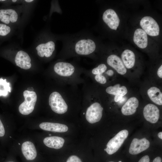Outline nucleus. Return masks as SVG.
Instances as JSON below:
<instances>
[{
    "mask_svg": "<svg viewBox=\"0 0 162 162\" xmlns=\"http://www.w3.org/2000/svg\"><path fill=\"white\" fill-rule=\"evenodd\" d=\"M41 129L47 131L62 133L66 132L68 127L66 125L57 123L43 122L39 124Z\"/></svg>",
    "mask_w": 162,
    "mask_h": 162,
    "instance_id": "a211bd4d",
    "label": "nucleus"
},
{
    "mask_svg": "<svg viewBox=\"0 0 162 162\" xmlns=\"http://www.w3.org/2000/svg\"><path fill=\"white\" fill-rule=\"evenodd\" d=\"M143 114L146 121L152 123H155L159 119L160 110L156 105L152 103H149L144 106Z\"/></svg>",
    "mask_w": 162,
    "mask_h": 162,
    "instance_id": "ddd939ff",
    "label": "nucleus"
},
{
    "mask_svg": "<svg viewBox=\"0 0 162 162\" xmlns=\"http://www.w3.org/2000/svg\"><path fill=\"white\" fill-rule=\"evenodd\" d=\"M162 87L145 79L139 86V92L142 98L150 101L155 105H162Z\"/></svg>",
    "mask_w": 162,
    "mask_h": 162,
    "instance_id": "423d86ee",
    "label": "nucleus"
},
{
    "mask_svg": "<svg viewBox=\"0 0 162 162\" xmlns=\"http://www.w3.org/2000/svg\"><path fill=\"white\" fill-rule=\"evenodd\" d=\"M109 67L104 62L100 63L90 69H85L84 75L90 78L94 84L105 86L120 76L113 69Z\"/></svg>",
    "mask_w": 162,
    "mask_h": 162,
    "instance_id": "39448f33",
    "label": "nucleus"
},
{
    "mask_svg": "<svg viewBox=\"0 0 162 162\" xmlns=\"http://www.w3.org/2000/svg\"><path fill=\"white\" fill-rule=\"evenodd\" d=\"M58 83V89L49 95L48 103L52 111L63 115L67 113L70 104L76 105L82 102V92L78 86Z\"/></svg>",
    "mask_w": 162,
    "mask_h": 162,
    "instance_id": "7ed1b4c3",
    "label": "nucleus"
},
{
    "mask_svg": "<svg viewBox=\"0 0 162 162\" xmlns=\"http://www.w3.org/2000/svg\"><path fill=\"white\" fill-rule=\"evenodd\" d=\"M13 162V161H8V162Z\"/></svg>",
    "mask_w": 162,
    "mask_h": 162,
    "instance_id": "473e14b6",
    "label": "nucleus"
},
{
    "mask_svg": "<svg viewBox=\"0 0 162 162\" xmlns=\"http://www.w3.org/2000/svg\"><path fill=\"white\" fill-rule=\"evenodd\" d=\"M5 1V0H0V1Z\"/></svg>",
    "mask_w": 162,
    "mask_h": 162,
    "instance_id": "2f4dec72",
    "label": "nucleus"
},
{
    "mask_svg": "<svg viewBox=\"0 0 162 162\" xmlns=\"http://www.w3.org/2000/svg\"><path fill=\"white\" fill-rule=\"evenodd\" d=\"M118 162H122L121 161H120Z\"/></svg>",
    "mask_w": 162,
    "mask_h": 162,
    "instance_id": "f704fd0d",
    "label": "nucleus"
},
{
    "mask_svg": "<svg viewBox=\"0 0 162 162\" xmlns=\"http://www.w3.org/2000/svg\"><path fill=\"white\" fill-rule=\"evenodd\" d=\"M64 142V139L58 136L46 137L43 140L44 144L48 147L59 149L62 148Z\"/></svg>",
    "mask_w": 162,
    "mask_h": 162,
    "instance_id": "412c9836",
    "label": "nucleus"
},
{
    "mask_svg": "<svg viewBox=\"0 0 162 162\" xmlns=\"http://www.w3.org/2000/svg\"><path fill=\"white\" fill-rule=\"evenodd\" d=\"M104 23L110 29L116 30L120 22L119 18L115 11L112 9H108L103 12L102 16Z\"/></svg>",
    "mask_w": 162,
    "mask_h": 162,
    "instance_id": "4468645a",
    "label": "nucleus"
},
{
    "mask_svg": "<svg viewBox=\"0 0 162 162\" xmlns=\"http://www.w3.org/2000/svg\"><path fill=\"white\" fill-rule=\"evenodd\" d=\"M140 24L143 30L149 35L155 36L159 34L160 29L158 25L151 17H143L140 20Z\"/></svg>",
    "mask_w": 162,
    "mask_h": 162,
    "instance_id": "9b49d317",
    "label": "nucleus"
},
{
    "mask_svg": "<svg viewBox=\"0 0 162 162\" xmlns=\"http://www.w3.org/2000/svg\"><path fill=\"white\" fill-rule=\"evenodd\" d=\"M114 162L113 161H110V162Z\"/></svg>",
    "mask_w": 162,
    "mask_h": 162,
    "instance_id": "72a5a7b5",
    "label": "nucleus"
},
{
    "mask_svg": "<svg viewBox=\"0 0 162 162\" xmlns=\"http://www.w3.org/2000/svg\"><path fill=\"white\" fill-rule=\"evenodd\" d=\"M26 2H31L33 1V0H25V1Z\"/></svg>",
    "mask_w": 162,
    "mask_h": 162,
    "instance_id": "c756f323",
    "label": "nucleus"
},
{
    "mask_svg": "<svg viewBox=\"0 0 162 162\" xmlns=\"http://www.w3.org/2000/svg\"><path fill=\"white\" fill-rule=\"evenodd\" d=\"M21 149L23 154L27 160H33L37 156V152L35 146L31 141H26L23 143Z\"/></svg>",
    "mask_w": 162,
    "mask_h": 162,
    "instance_id": "f3484780",
    "label": "nucleus"
},
{
    "mask_svg": "<svg viewBox=\"0 0 162 162\" xmlns=\"http://www.w3.org/2000/svg\"><path fill=\"white\" fill-rule=\"evenodd\" d=\"M150 142L146 138L141 139L134 138L132 140L129 148V152L133 155L138 154L147 149Z\"/></svg>",
    "mask_w": 162,
    "mask_h": 162,
    "instance_id": "2eb2a0df",
    "label": "nucleus"
},
{
    "mask_svg": "<svg viewBox=\"0 0 162 162\" xmlns=\"http://www.w3.org/2000/svg\"><path fill=\"white\" fill-rule=\"evenodd\" d=\"M158 137L161 139H162V132H159L158 135Z\"/></svg>",
    "mask_w": 162,
    "mask_h": 162,
    "instance_id": "cd10ccee",
    "label": "nucleus"
},
{
    "mask_svg": "<svg viewBox=\"0 0 162 162\" xmlns=\"http://www.w3.org/2000/svg\"><path fill=\"white\" fill-rule=\"evenodd\" d=\"M94 85L102 103H113L121 108L132 95L139 90V86L121 76L105 86Z\"/></svg>",
    "mask_w": 162,
    "mask_h": 162,
    "instance_id": "f03ea898",
    "label": "nucleus"
},
{
    "mask_svg": "<svg viewBox=\"0 0 162 162\" xmlns=\"http://www.w3.org/2000/svg\"><path fill=\"white\" fill-rule=\"evenodd\" d=\"M105 57L104 63L113 69L119 76L126 79L132 83L139 85L130 74L119 56L111 54Z\"/></svg>",
    "mask_w": 162,
    "mask_h": 162,
    "instance_id": "0eeeda50",
    "label": "nucleus"
},
{
    "mask_svg": "<svg viewBox=\"0 0 162 162\" xmlns=\"http://www.w3.org/2000/svg\"><path fill=\"white\" fill-rule=\"evenodd\" d=\"M12 1L13 2H16L17 1V0H12Z\"/></svg>",
    "mask_w": 162,
    "mask_h": 162,
    "instance_id": "7c9ffc66",
    "label": "nucleus"
},
{
    "mask_svg": "<svg viewBox=\"0 0 162 162\" xmlns=\"http://www.w3.org/2000/svg\"><path fill=\"white\" fill-rule=\"evenodd\" d=\"M5 133V130L4 126L0 119V137L4 136Z\"/></svg>",
    "mask_w": 162,
    "mask_h": 162,
    "instance_id": "393cba45",
    "label": "nucleus"
},
{
    "mask_svg": "<svg viewBox=\"0 0 162 162\" xmlns=\"http://www.w3.org/2000/svg\"><path fill=\"white\" fill-rule=\"evenodd\" d=\"M150 159L148 156L146 155L142 157L138 162H149Z\"/></svg>",
    "mask_w": 162,
    "mask_h": 162,
    "instance_id": "a878e982",
    "label": "nucleus"
},
{
    "mask_svg": "<svg viewBox=\"0 0 162 162\" xmlns=\"http://www.w3.org/2000/svg\"><path fill=\"white\" fill-rule=\"evenodd\" d=\"M10 27L6 25L0 23V35L5 36L10 32Z\"/></svg>",
    "mask_w": 162,
    "mask_h": 162,
    "instance_id": "5701e85b",
    "label": "nucleus"
},
{
    "mask_svg": "<svg viewBox=\"0 0 162 162\" xmlns=\"http://www.w3.org/2000/svg\"><path fill=\"white\" fill-rule=\"evenodd\" d=\"M128 135V132L126 130L120 131L109 141L106 145V148L104 150L110 155L114 153L120 148Z\"/></svg>",
    "mask_w": 162,
    "mask_h": 162,
    "instance_id": "1a4fd4ad",
    "label": "nucleus"
},
{
    "mask_svg": "<svg viewBox=\"0 0 162 162\" xmlns=\"http://www.w3.org/2000/svg\"><path fill=\"white\" fill-rule=\"evenodd\" d=\"M66 162H82L81 159L76 155L70 156Z\"/></svg>",
    "mask_w": 162,
    "mask_h": 162,
    "instance_id": "b1692460",
    "label": "nucleus"
},
{
    "mask_svg": "<svg viewBox=\"0 0 162 162\" xmlns=\"http://www.w3.org/2000/svg\"><path fill=\"white\" fill-rule=\"evenodd\" d=\"M25 100L19 106L20 112L23 115H28L34 109L37 100V95L34 92L25 90L23 92Z\"/></svg>",
    "mask_w": 162,
    "mask_h": 162,
    "instance_id": "6e6552de",
    "label": "nucleus"
},
{
    "mask_svg": "<svg viewBox=\"0 0 162 162\" xmlns=\"http://www.w3.org/2000/svg\"><path fill=\"white\" fill-rule=\"evenodd\" d=\"M53 69L60 83L78 86L83 84L86 81V78L83 76L85 68L75 61L59 60L54 64Z\"/></svg>",
    "mask_w": 162,
    "mask_h": 162,
    "instance_id": "20e7f679",
    "label": "nucleus"
},
{
    "mask_svg": "<svg viewBox=\"0 0 162 162\" xmlns=\"http://www.w3.org/2000/svg\"><path fill=\"white\" fill-rule=\"evenodd\" d=\"M58 38L63 43L59 54V60H65L80 57L94 58L97 44L89 30H84L74 33L64 34Z\"/></svg>",
    "mask_w": 162,
    "mask_h": 162,
    "instance_id": "f257e3e1",
    "label": "nucleus"
},
{
    "mask_svg": "<svg viewBox=\"0 0 162 162\" xmlns=\"http://www.w3.org/2000/svg\"><path fill=\"white\" fill-rule=\"evenodd\" d=\"M141 97L139 91L132 95L121 108L122 114L129 116L134 114L138 107Z\"/></svg>",
    "mask_w": 162,
    "mask_h": 162,
    "instance_id": "9d476101",
    "label": "nucleus"
},
{
    "mask_svg": "<svg viewBox=\"0 0 162 162\" xmlns=\"http://www.w3.org/2000/svg\"><path fill=\"white\" fill-rule=\"evenodd\" d=\"M10 83L7 82L6 80L0 79V96H6L8 94V92H11Z\"/></svg>",
    "mask_w": 162,
    "mask_h": 162,
    "instance_id": "4be33fe9",
    "label": "nucleus"
},
{
    "mask_svg": "<svg viewBox=\"0 0 162 162\" xmlns=\"http://www.w3.org/2000/svg\"><path fill=\"white\" fill-rule=\"evenodd\" d=\"M152 162H162V159L159 157H157L155 158Z\"/></svg>",
    "mask_w": 162,
    "mask_h": 162,
    "instance_id": "bb28decb",
    "label": "nucleus"
},
{
    "mask_svg": "<svg viewBox=\"0 0 162 162\" xmlns=\"http://www.w3.org/2000/svg\"><path fill=\"white\" fill-rule=\"evenodd\" d=\"M134 43L139 48H146L148 45V38L146 32L141 28L136 29L134 36Z\"/></svg>",
    "mask_w": 162,
    "mask_h": 162,
    "instance_id": "aec40b11",
    "label": "nucleus"
},
{
    "mask_svg": "<svg viewBox=\"0 0 162 162\" xmlns=\"http://www.w3.org/2000/svg\"><path fill=\"white\" fill-rule=\"evenodd\" d=\"M18 15L14 10L11 9H0V20L6 24L16 22Z\"/></svg>",
    "mask_w": 162,
    "mask_h": 162,
    "instance_id": "6ab92c4d",
    "label": "nucleus"
},
{
    "mask_svg": "<svg viewBox=\"0 0 162 162\" xmlns=\"http://www.w3.org/2000/svg\"><path fill=\"white\" fill-rule=\"evenodd\" d=\"M27 90L30 92H33L34 89L32 87H28L27 88Z\"/></svg>",
    "mask_w": 162,
    "mask_h": 162,
    "instance_id": "c85d7f7f",
    "label": "nucleus"
},
{
    "mask_svg": "<svg viewBox=\"0 0 162 162\" xmlns=\"http://www.w3.org/2000/svg\"><path fill=\"white\" fill-rule=\"evenodd\" d=\"M37 54L41 58H50L52 57L55 50V43L53 39H48L39 44L36 47Z\"/></svg>",
    "mask_w": 162,
    "mask_h": 162,
    "instance_id": "f8f14e48",
    "label": "nucleus"
},
{
    "mask_svg": "<svg viewBox=\"0 0 162 162\" xmlns=\"http://www.w3.org/2000/svg\"><path fill=\"white\" fill-rule=\"evenodd\" d=\"M15 62L16 65L21 68L28 70L32 66L31 59L28 55L26 52L20 50L15 56Z\"/></svg>",
    "mask_w": 162,
    "mask_h": 162,
    "instance_id": "dca6fc26",
    "label": "nucleus"
}]
</instances>
